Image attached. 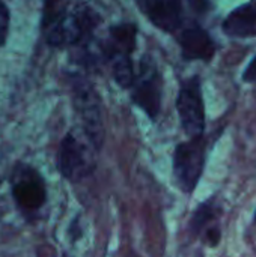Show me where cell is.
I'll use <instances>...</instances> for the list:
<instances>
[{
	"label": "cell",
	"instance_id": "4",
	"mask_svg": "<svg viewBox=\"0 0 256 257\" xmlns=\"http://www.w3.org/2000/svg\"><path fill=\"white\" fill-rule=\"evenodd\" d=\"M57 169L60 175L69 182L83 181L95 169L92 152L72 133H68L59 146Z\"/></svg>",
	"mask_w": 256,
	"mask_h": 257
},
{
	"label": "cell",
	"instance_id": "8",
	"mask_svg": "<svg viewBox=\"0 0 256 257\" xmlns=\"http://www.w3.org/2000/svg\"><path fill=\"white\" fill-rule=\"evenodd\" d=\"M142 6L149 20L160 29L172 32L181 20L180 0H142Z\"/></svg>",
	"mask_w": 256,
	"mask_h": 257
},
{
	"label": "cell",
	"instance_id": "14",
	"mask_svg": "<svg viewBox=\"0 0 256 257\" xmlns=\"http://www.w3.org/2000/svg\"><path fill=\"white\" fill-rule=\"evenodd\" d=\"M9 32V9L0 0V47L6 42Z\"/></svg>",
	"mask_w": 256,
	"mask_h": 257
},
{
	"label": "cell",
	"instance_id": "7",
	"mask_svg": "<svg viewBox=\"0 0 256 257\" xmlns=\"http://www.w3.org/2000/svg\"><path fill=\"white\" fill-rule=\"evenodd\" d=\"M133 99L151 119H154L158 114L160 111L158 74L154 68H149V62L146 59L142 60V71H140L139 83L136 84L133 93Z\"/></svg>",
	"mask_w": 256,
	"mask_h": 257
},
{
	"label": "cell",
	"instance_id": "2",
	"mask_svg": "<svg viewBox=\"0 0 256 257\" xmlns=\"http://www.w3.org/2000/svg\"><path fill=\"white\" fill-rule=\"evenodd\" d=\"M204 137L190 139L177 146L174 154V178L184 193L195 191L205 167Z\"/></svg>",
	"mask_w": 256,
	"mask_h": 257
},
{
	"label": "cell",
	"instance_id": "13",
	"mask_svg": "<svg viewBox=\"0 0 256 257\" xmlns=\"http://www.w3.org/2000/svg\"><path fill=\"white\" fill-rule=\"evenodd\" d=\"M214 215H216V208L213 206L211 202L208 203H204L193 215L192 218V230L195 235H199V233H207L208 232V224L214 220Z\"/></svg>",
	"mask_w": 256,
	"mask_h": 257
},
{
	"label": "cell",
	"instance_id": "12",
	"mask_svg": "<svg viewBox=\"0 0 256 257\" xmlns=\"http://www.w3.org/2000/svg\"><path fill=\"white\" fill-rule=\"evenodd\" d=\"M113 75L119 86L130 87L134 83V69L128 54H113Z\"/></svg>",
	"mask_w": 256,
	"mask_h": 257
},
{
	"label": "cell",
	"instance_id": "15",
	"mask_svg": "<svg viewBox=\"0 0 256 257\" xmlns=\"http://www.w3.org/2000/svg\"><path fill=\"white\" fill-rule=\"evenodd\" d=\"M243 78H244L246 81H255L256 80V56L255 59L250 62V65L247 66V69H246Z\"/></svg>",
	"mask_w": 256,
	"mask_h": 257
},
{
	"label": "cell",
	"instance_id": "5",
	"mask_svg": "<svg viewBox=\"0 0 256 257\" xmlns=\"http://www.w3.org/2000/svg\"><path fill=\"white\" fill-rule=\"evenodd\" d=\"M74 104L89 143L95 151H100L104 142V120L97 92L88 83H77L74 86Z\"/></svg>",
	"mask_w": 256,
	"mask_h": 257
},
{
	"label": "cell",
	"instance_id": "17",
	"mask_svg": "<svg viewBox=\"0 0 256 257\" xmlns=\"http://www.w3.org/2000/svg\"><path fill=\"white\" fill-rule=\"evenodd\" d=\"M65 257H69V256H65Z\"/></svg>",
	"mask_w": 256,
	"mask_h": 257
},
{
	"label": "cell",
	"instance_id": "10",
	"mask_svg": "<svg viewBox=\"0 0 256 257\" xmlns=\"http://www.w3.org/2000/svg\"><path fill=\"white\" fill-rule=\"evenodd\" d=\"M223 30L229 36L247 38L256 36V2L243 5L228 15Z\"/></svg>",
	"mask_w": 256,
	"mask_h": 257
},
{
	"label": "cell",
	"instance_id": "9",
	"mask_svg": "<svg viewBox=\"0 0 256 257\" xmlns=\"http://www.w3.org/2000/svg\"><path fill=\"white\" fill-rule=\"evenodd\" d=\"M183 54L187 59L210 60L216 51L210 35L201 27H189L180 36Z\"/></svg>",
	"mask_w": 256,
	"mask_h": 257
},
{
	"label": "cell",
	"instance_id": "16",
	"mask_svg": "<svg viewBox=\"0 0 256 257\" xmlns=\"http://www.w3.org/2000/svg\"><path fill=\"white\" fill-rule=\"evenodd\" d=\"M190 6L198 12H204L208 6V0H190Z\"/></svg>",
	"mask_w": 256,
	"mask_h": 257
},
{
	"label": "cell",
	"instance_id": "1",
	"mask_svg": "<svg viewBox=\"0 0 256 257\" xmlns=\"http://www.w3.org/2000/svg\"><path fill=\"white\" fill-rule=\"evenodd\" d=\"M97 26V15L71 0H45L41 30L45 41L54 47L72 45L91 35Z\"/></svg>",
	"mask_w": 256,
	"mask_h": 257
},
{
	"label": "cell",
	"instance_id": "3",
	"mask_svg": "<svg viewBox=\"0 0 256 257\" xmlns=\"http://www.w3.org/2000/svg\"><path fill=\"white\" fill-rule=\"evenodd\" d=\"M11 191L17 206L23 212L39 211L47 200V188L39 172L26 164L18 163L11 175Z\"/></svg>",
	"mask_w": 256,
	"mask_h": 257
},
{
	"label": "cell",
	"instance_id": "11",
	"mask_svg": "<svg viewBox=\"0 0 256 257\" xmlns=\"http://www.w3.org/2000/svg\"><path fill=\"white\" fill-rule=\"evenodd\" d=\"M110 56L131 54L136 44V29L131 24H119L110 29Z\"/></svg>",
	"mask_w": 256,
	"mask_h": 257
},
{
	"label": "cell",
	"instance_id": "6",
	"mask_svg": "<svg viewBox=\"0 0 256 257\" xmlns=\"http://www.w3.org/2000/svg\"><path fill=\"white\" fill-rule=\"evenodd\" d=\"M177 108L186 134L190 139L204 137L205 107L198 77H193L183 83L177 99Z\"/></svg>",
	"mask_w": 256,
	"mask_h": 257
}]
</instances>
